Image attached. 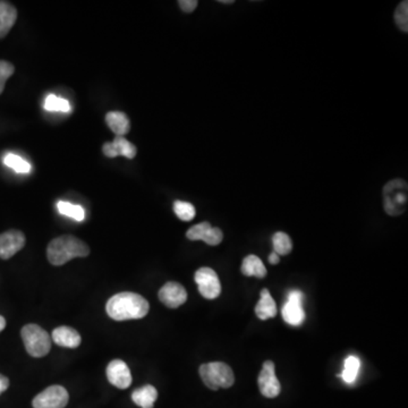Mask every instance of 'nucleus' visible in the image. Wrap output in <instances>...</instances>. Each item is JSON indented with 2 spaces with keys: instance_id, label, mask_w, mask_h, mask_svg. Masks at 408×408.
Listing matches in <instances>:
<instances>
[{
  "instance_id": "obj_5",
  "label": "nucleus",
  "mask_w": 408,
  "mask_h": 408,
  "mask_svg": "<svg viewBox=\"0 0 408 408\" xmlns=\"http://www.w3.org/2000/svg\"><path fill=\"white\" fill-rule=\"evenodd\" d=\"M24 346L32 357H44L51 350V339L44 329L38 324H26L20 331Z\"/></svg>"
},
{
  "instance_id": "obj_24",
  "label": "nucleus",
  "mask_w": 408,
  "mask_h": 408,
  "mask_svg": "<svg viewBox=\"0 0 408 408\" xmlns=\"http://www.w3.org/2000/svg\"><path fill=\"white\" fill-rule=\"evenodd\" d=\"M174 212L183 221H193L197 214L194 206L192 203L184 202V201H175Z\"/></svg>"
},
{
  "instance_id": "obj_30",
  "label": "nucleus",
  "mask_w": 408,
  "mask_h": 408,
  "mask_svg": "<svg viewBox=\"0 0 408 408\" xmlns=\"http://www.w3.org/2000/svg\"><path fill=\"white\" fill-rule=\"evenodd\" d=\"M9 387V380L6 376L0 374V395L3 394L4 391H6Z\"/></svg>"
},
{
  "instance_id": "obj_31",
  "label": "nucleus",
  "mask_w": 408,
  "mask_h": 408,
  "mask_svg": "<svg viewBox=\"0 0 408 408\" xmlns=\"http://www.w3.org/2000/svg\"><path fill=\"white\" fill-rule=\"evenodd\" d=\"M279 261H280V258H279V255L277 253L272 252L269 256V262L271 264H278Z\"/></svg>"
},
{
  "instance_id": "obj_3",
  "label": "nucleus",
  "mask_w": 408,
  "mask_h": 408,
  "mask_svg": "<svg viewBox=\"0 0 408 408\" xmlns=\"http://www.w3.org/2000/svg\"><path fill=\"white\" fill-rule=\"evenodd\" d=\"M383 209L391 216L397 217L404 214L407 209L408 185L404 180H390L383 187Z\"/></svg>"
},
{
  "instance_id": "obj_27",
  "label": "nucleus",
  "mask_w": 408,
  "mask_h": 408,
  "mask_svg": "<svg viewBox=\"0 0 408 408\" xmlns=\"http://www.w3.org/2000/svg\"><path fill=\"white\" fill-rule=\"evenodd\" d=\"M44 108L47 111H61V113H68L70 111V102L67 101L66 99L58 98L54 94L47 97Z\"/></svg>"
},
{
  "instance_id": "obj_21",
  "label": "nucleus",
  "mask_w": 408,
  "mask_h": 408,
  "mask_svg": "<svg viewBox=\"0 0 408 408\" xmlns=\"http://www.w3.org/2000/svg\"><path fill=\"white\" fill-rule=\"evenodd\" d=\"M359 366H361V362H359V357L350 355V357L345 359L344 370H342V374L339 376H342V379L344 380L345 383L352 385V383L357 381Z\"/></svg>"
},
{
  "instance_id": "obj_20",
  "label": "nucleus",
  "mask_w": 408,
  "mask_h": 408,
  "mask_svg": "<svg viewBox=\"0 0 408 408\" xmlns=\"http://www.w3.org/2000/svg\"><path fill=\"white\" fill-rule=\"evenodd\" d=\"M240 271L247 277H256V278H264L266 276V269L264 262L258 258L256 255H247L244 259L243 264L240 266Z\"/></svg>"
},
{
  "instance_id": "obj_9",
  "label": "nucleus",
  "mask_w": 408,
  "mask_h": 408,
  "mask_svg": "<svg viewBox=\"0 0 408 408\" xmlns=\"http://www.w3.org/2000/svg\"><path fill=\"white\" fill-rule=\"evenodd\" d=\"M275 363L266 361L258 378L259 389L266 398H276L280 394L281 385L275 373Z\"/></svg>"
},
{
  "instance_id": "obj_1",
  "label": "nucleus",
  "mask_w": 408,
  "mask_h": 408,
  "mask_svg": "<svg viewBox=\"0 0 408 408\" xmlns=\"http://www.w3.org/2000/svg\"><path fill=\"white\" fill-rule=\"evenodd\" d=\"M150 310L149 302L135 292H119L109 298L106 305L108 316L115 321L144 318Z\"/></svg>"
},
{
  "instance_id": "obj_10",
  "label": "nucleus",
  "mask_w": 408,
  "mask_h": 408,
  "mask_svg": "<svg viewBox=\"0 0 408 408\" xmlns=\"http://www.w3.org/2000/svg\"><path fill=\"white\" fill-rule=\"evenodd\" d=\"M186 237L190 240H203L208 245L216 247L223 242V234L221 229L212 227L210 223L204 221L188 229Z\"/></svg>"
},
{
  "instance_id": "obj_26",
  "label": "nucleus",
  "mask_w": 408,
  "mask_h": 408,
  "mask_svg": "<svg viewBox=\"0 0 408 408\" xmlns=\"http://www.w3.org/2000/svg\"><path fill=\"white\" fill-rule=\"evenodd\" d=\"M395 23L402 32H408V1H402L395 11Z\"/></svg>"
},
{
  "instance_id": "obj_16",
  "label": "nucleus",
  "mask_w": 408,
  "mask_h": 408,
  "mask_svg": "<svg viewBox=\"0 0 408 408\" xmlns=\"http://www.w3.org/2000/svg\"><path fill=\"white\" fill-rule=\"evenodd\" d=\"M18 20V11L8 1L0 0V39L5 38Z\"/></svg>"
},
{
  "instance_id": "obj_4",
  "label": "nucleus",
  "mask_w": 408,
  "mask_h": 408,
  "mask_svg": "<svg viewBox=\"0 0 408 408\" xmlns=\"http://www.w3.org/2000/svg\"><path fill=\"white\" fill-rule=\"evenodd\" d=\"M201 379L211 390L230 388L235 383V376L232 368L223 362H211L200 366Z\"/></svg>"
},
{
  "instance_id": "obj_12",
  "label": "nucleus",
  "mask_w": 408,
  "mask_h": 408,
  "mask_svg": "<svg viewBox=\"0 0 408 408\" xmlns=\"http://www.w3.org/2000/svg\"><path fill=\"white\" fill-rule=\"evenodd\" d=\"M158 296L162 304L169 309H177L187 301V292L185 288L175 281L163 285Z\"/></svg>"
},
{
  "instance_id": "obj_8",
  "label": "nucleus",
  "mask_w": 408,
  "mask_h": 408,
  "mask_svg": "<svg viewBox=\"0 0 408 408\" xmlns=\"http://www.w3.org/2000/svg\"><path fill=\"white\" fill-rule=\"evenodd\" d=\"M68 392L61 385H51L37 395L32 402L33 408H64L68 404Z\"/></svg>"
},
{
  "instance_id": "obj_13",
  "label": "nucleus",
  "mask_w": 408,
  "mask_h": 408,
  "mask_svg": "<svg viewBox=\"0 0 408 408\" xmlns=\"http://www.w3.org/2000/svg\"><path fill=\"white\" fill-rule=\"evenodd\" d=\"M108 381L118 389H128L132 385V373L122 359H113L107 366Z\"/></svg>"
},
{
  "instance_id": "obj_32",
  "label": "nucleus",
  "mask_w": 408,
  "mask_h": 408,
  "mask_svg": "<svg viewBox=\"0 0 408 408\" xmlns=\"http://www.w3.org/2000/svg\"><path fill=\"white\" fill-rule=\"evenodd\" d=\"M5 327H6V320L4 316H0V333L5 329Z\"/></svg>"
},
{
  "instance_id": "obj_29",
  "label": "nucleus",
  "mask_w": 408,
  "mask_h": 408,
  "mask_svg": "<svg viewBox=\"0 0 408 408\" xmlns=\"http://www.w3.org/2000/svg\"><path fill=\"white\" fill-rule=\"evenodd\" d=\"M178 5H180L183 12L190 14V13H193L197 9L199 1L197 0H180Z\"/></svg>"
},
{
  "instance_id": "obj_18",
  "label": "nucleus",
  "mask_w": 408,
  "mask_h": 408,
  "mask_svg": "<svg viewBox=\"0 0 408 408\" xmlns=\"http://www.w3.org/2000/svg\"><path fill=\"white\" fill-rule=\"evenodd\" d=\"M108 128L117 136H124L130 132V123L126 113L122 111H111L106 115Z\"/></svg>"
},
{
  "instance_id": "obj_6",
  "label": "nucleus",
  "mask_w": 408,
  "mask_h": 408,
  "mask_svg": "<svg viewBox=\"0 0 408 408\" xmlns=\"http://www.w3.org/2000/svg\"><path fill=\"white\" fill-rule=\"evenodd\" d=\"M304 294L301 290H290L287 295V302L283 307V319L286 323L298 327L305 321V311L303 309Z\"/></svg>"
},
{
  "instance_id": "obj_33",
  "label": "nucleus",
  "mask_w": 408,
  "mask_h": 408,
  "mask_svg": "<svg viewBox=\"0 0 408 408\" xmlns=\"http://www.w3.org/2000/svg\"><path fill=\"white\" fill-rule=\"evenodd\" d=\"M219 3H221V4H229V5H232V4H234V0H221V1H219Z\"/></svg>"
},
{
  "instance_id": "obj_7",
  "label": "nucleus",
  "mask_w": 408,
  "mask_h": 408,
  "mask_svg": "<svg viewBox=\"0 0 408 408\" xmlns=\"http://www.w3.org/2000/svg\"><path fill=\"white\" fill-rule=\"evenodd\" d=\"M194 280L199 286V292L206 299H214L221 295V284L217 272L211 268L203 266L195 272Z\"/></svg>"
},
{
  "instance_id": "obj_11",
  "label": "nucleus",
  "mask_w": 408,
  "mask_h": 408,
  "mask_svg": "<svg viewBox=\"0 0 408 408\" xmlns=\"http://www.w3.org/2000/svg\"><path fill=\"white\" fill-rule=\"evenodd\" d=\"M25 245V236L20 230H7L0 234V259L8 260Z\"/></svg>"
},
{
  "instance_id": "obj_23",
  "label": "nucleus",
  "mask_w": 408,
  "mask_h": 408,
  "mask_svg": "<svg viewBox=\"0 0 408 408\" xmlns=\"http://www.w3.org/2000/svg\"><path fill=\"white\" fill-rule=\"evenodd\" d=\"M57 209L61 214L67 216V217L73 218L75 219L76 221H83L85 219V209L82 208L81 206H78V204H72L70 202H58L57 204Z\"/></svg>"
},
{
  "instance_id": "obj_22",
  "label": "nucleus",
  "mask_w": 408,
  "mask_h": 408,
  "mask_svg": "<svg viewBox=\"0 0 408 408\" xmlns=\"http://www.w3.org/2000/svg\"><path fill=\"white\" fill-rule=\"evenodd\" d=\"M272 245H273V252L278 255H287L292 252V240L286 233H276L272 236Z\"/></svg>"
},
{
  "instance_id": "obj_19",
  "label": "nucleus",
  "mask_w": 408,
  "mask_h": 408,
  "mask_svg": "<svg viewBox=\"0 0 408 408\" xmlns=\"http://www.w3.org/2000/svg\"><path fill=\"white\" fill-rule=\"evenodd\" d=\"M156 398L158 391L151 385H143L142 388L136 389L132 394V400L142 408H154Z\"/></svg>"
},
{
  "instance_id": "obj_25",
  "label": "nucleus",
  "mask_w": 408,
  "mask_h": 408,
  "mask_svg": "<svg viewBox=\"0 0 408 408\" xmlns=\"http://www.w3.org/2000/svg\"><path fill=\"white\" fill-rule=\"evenodd\" d=\"M4 162H5V165L8 166L9 168L14 169L16 173L26 174V173L31 171V165H30L29 162H26L25 160L22 159L20 156H16V154H7L4 158Z\"/></svg>"
},
{
  "instance_id": "obj_28",
  "label": "nucleus",
  "mask_w": 408,
  "mask_h": 408,
  "mask_svg": "<svg viewBox=\"0 0 408 408\" xmlns=\"http://www.w3.org/2000/svg\"><path fill=\"white\" fill-rule=\"evenodd\" d=\"M14 65L6 61H0V94L4 92L6 81L14 74Z\"/></svg>"
},
{
  "instance_id": "obj_17",
  "label": "nucleus",
  "mask_w": 408,
  "mask_h": 408,
  "mask_svg": "<svg viewBox=\"0 0 408 408\" xmlns=\"http://www.w3.org/2000/svg\"><path fill=\"white\" fill-rule=\"evenodd\" d=\"M260 301L255 307V314L260 320H268L277 316V305L269 290L264 288L260 294Z\"/></svg>"
},
{
  "instance_id": "obj_2",
  "label": "nucleus",
  "mask_w": 408,
  "mask_h": 408,
  "mask_svg": "<svg viewBox=\"0 0 408 408\" xmlns=\"http://www.w3.org/2000/svg\"><path fill=\"white\" fill-rule=\"evenodd\" d=\"M90 254V247L80 238L72 235L59 236L47 247V258L52 266H63L75 258H85Z\"/></svg>"
},
{
  "instance_id": "obj_14",
  "label": "nucleus",
  "mask_w": 408,
  "mask_h": 408,
  "mask_svg": "<svg viewBox=\"0 0 408 408\" xmlns=\"http://www.w3.org/2000/svg\"><path fill=\"white\" fill-rule=\"evenodd\" d=\"M102 151L108 158L123 156L128 159H133L137 154L135 145L125 139L124 136H116L113 142L104 143Z\"/></svg>"
},
{
  "instance_id": "obj_15",
  "label": "nucleus",
  "mask_w": 408,
  "mask_h": 408,
  "mask_svg": "<svg viewBox=\"0 0 408 408\" xmlns=\"http://www.w3.org/2000/svg\"><path fill=\"white\" fill-rule=\"evenodd\" d=\"M52 340L61 347L78 348L81 345L80 333L70 327H58L52 331Z\"/></svg>"
}]
</instances>
